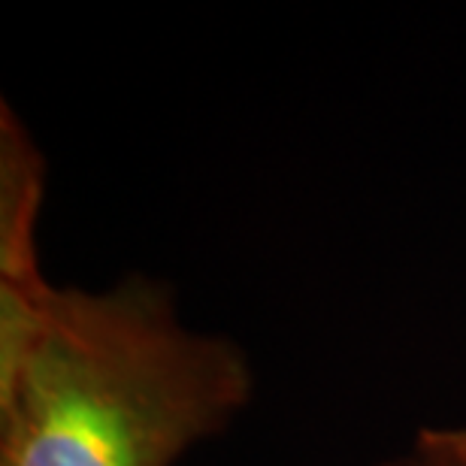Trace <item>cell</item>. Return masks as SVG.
<instances>
[{
    "instance_id": "cell-1",
    "label": "cell",
    "mask_w": 466,
    "mask_h": 466,
    "mask_svg": "<svg viewBox=\"0 0 466 466\" xmlns=\"http://www.w3.org/2000/svg\"><path fill=\"white\" fill-rule=\"evenodd\" d=\"M237 342L185 328L170 288H58L0 363V466H173L248 406Z\"/></svg>"
},
{
    "instance_id": "cell-2",
    "label": "cell",
    "mask_w": 466,
    "mask_h": 466,
    "mask_svg": "<svg viewBox=\"0 0 466 466\" xmlns=\"http://www.w3.org/2000/svg\"><path fill=\"white\" fill-rule=\"evenodd\" d=\"M46 161L9 104L0 106V363L27 346L55 288L40 269L36 221Z\"/></svg>"
},
{
    "instance_id": "cell-3",
    "label": "cell",
    "mask_w": 466,
    "mask_h": 466,
    "mask_svg": "<svg viewBox=\"0 0 466 466\" xmlns=\"http://www.w3.org/2000/svg\"><path fill=\"white\" fill-rule=\"evenodd\" d=\"M379 466H466V427H421L406 451Z\"/></svg>"
}]
</instances>
